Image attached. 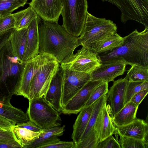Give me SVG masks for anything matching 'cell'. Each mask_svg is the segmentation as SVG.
Returning a JSON list of instances; mask_svg holds the SVG:
<instances>
[{
  "label": "cell",
  "instance_id": "cell-1",
  "mask_svg": "<svg viewBox=\"0 0 148 148\" xmlns=\"http://www.w3.org/2000/svg\"><path fill=\"white\" fill-rule=\"evenodd\" d=\"M124 38L121 46L98 53L101 63L120 61L148 68V27L140 32L136 29Z\"/></svg>",
  "mask_w": 148,
  "mask_h": 148
},
{
  "label": "cell",
  "instance_id": "cell-2",
  "mask_svg": "<svg viewBox=\"0 0 148 148\" xmlns=\"http://www.w3.org/2000/svg\"><path fill=\"white\" fill-rule=\"evenodd\" d=\"M39 34V54L51 55L60 63L81 45L79 37L70 35L58 23L41 21Z\"/></svg>",
  "mask_w": 148,
  "mask_h": 148
},
{
  "label": "cell",
  "instance_id": "cell-3",
  "mask_svg": "<svg viewBox=\"0 0 148 148\" xmlns=\"http://www.w3.org/2000/svg\"><path fill=\"white\" fill-rule=\"evenodd\" d=\"M25 62L15 56L10 40L0 51V101L16 95Z\"/></svg>",
  "mask_w": 148,
  "mask_h": 148
},
{
  "label": "cell",
  "instance_id": "cell-4",
  "mask_svg": "<svg viewBox=\"0 0 148 148\" xmlns=\"http://www.w3.org/2000/svg\"><path fill=\"white\" fill-rule=\"evenodd\" d=\"M116 24L112 21L97 17L88 12L84 29L79 37L82 46L96 51L99 45L117 32Z\"/></svg>",
  "mask_w": 148,
  "mask_h": 148
},
{
  "label": "cell",
  "instance_id": "cell-5",
  "mask_svg": "<svg viewBox=\"0 0 148 148\" xmlns=\"http://www.w3.org/2000/svg\"><path fill=\"white\" fill-rule=\"evenodd\" d=\"M62 26L70 35L78 37L84 29L88 12L87 0H61Z\"/></svg>",
  "mask_w": 148,
  "mask_h": 148
},
{
  "label": "cell",
  "instance_id": "cell-6",
  "mask_svg": "<svg viewBox=\"0 0 148 148\" xmlns=\"http://www.w3.org/2000/svg\"><path fill=\"white\" fill-rule=\"evenodd\" d=\"M26 113L29 120L43 130L61 125L62 120L59 112L44 96L29 100Z\"/></svg>",
  "mask_w": 148,
  "mask_h": 148
},
{
  "label": "cell",
  "instance_id": "cell-7",
  "mask_svg": "<svg viewBox=\"0 0 148 148\" xmlns=\"http://www.w3.org/2000/svg\"><path fill=\"white\" fill-rule=\"evenodd\" d=\"M60 64L62 67L91 74L101 63L97 52L82 46L75 53L68 56Z\"/></svg>",
  "mask_w": 148,
  "mask_h": 148
},
{
  "label": "cell",
  "instance_id": "cell-8",
  "mask_svg": "<svg viewBox=\"0 0 148 148\" xmlns=\"http://www.w3.org/2000/svg\"><path fill=\"white\" fill-rule=\"evenodd\" d=\"M116 6L121 12V22L133 20L148 27V0H101Z\"/></svg>",
  "mask_w": 148,
  "mask_h": 148
},
{
  "label": "cell",
  "instance_id": "cell-9",
  "mask_svg": "<svg viewBox=\"0 0 148 148\" xmlns=\"http://www.w3.org/2000/svg\"><path fill=\"white\" fill-rule=\"evenodd\" d=\"M60 65L55 58L43 65L36 73L31 84L29 101L44 96Z\"/></svg>",
  "mask_w": 148,
  "mask_h": 148
},
{
  "label": "cell",
  "instance_id": "cell-10",
  "mask_svg": "<svg viewBox=\"0 0 148 148\" xmlns=\"http://www.w3.org/2000/svg\"><path fill=\"white\" fill-rule=\"evenodd\" d=\"M54 58L48 54L39 53L25 62L16 95L23 96L28 99L31 84L34 75L43 65Z\"/></svg>",
  "mask_w": 148,
  "mask_h": 148
},
{
  "label": "cell",
  "instance_id": "cell-11",
  "mask_svg": "<svg viewBox=\"0 0 148 148\" xmlns=\"http://www.w3.org/2000/svg\"><path fill=\"white\" fill-rule=\"evenodd\" d=\"M61 67L63 70L62 104L63 108L85 84L91 80V77L90 74Z\"/></svg>",
  "mask_w": 148,
  "mask_h": 148
},
{
  "label": "cell",
  "instance_id": "cell-12",
  "mask_svg": "<svg viewBox=\"0 0 148 148\" xmlns=\"http://www.w3.org/2000/svg\"><path fill=\"white\" fill-rule=\"evenodd\" d=\"M29 4L43 21L58 23L62 10L61 0H32Z\"/></svg>",
  "mask_w": 148,
  "mask_h": 148
},
{
  "label": "cell",
  "instance_id": "cell-13",
  "mask_svg": "<svg viewBox=\"0 0 148 148\" xmlns=\"http://www.w3.org/2000/svg\"><path fill=\"white\" fill-rule=\"evenodd\" d=\"M128 81L127 75L113 81V83L107 94V105L111 117L113 116L125 105V95Z\"/></svg>",
  "mask_w": 148,
  "mask_h": 148
},
{
  "label": "cell",
  "instance_id": "cell-14",
  "mask_svg": "<svg viewBox=\"0 0 148 148\" xmlns=\"http://www.w3.org/2000/svg\"><path fill=\"white\" fill-rule=\"evenodd\" d=\"M102 81L90 80L84 86L63 108L62 113L77 114L84 108L94 89Z\"/></svg>",
  "mask_w": 148,
  "mask_h": 148
},
{
  "label": "cell",
  "instance_id": "cell-15",
  "mask_svg": "<svg viewBox=\"0 0 148 148\" xmlns=\"http://www.w3.org/2000/svg\"><path fill=\"white\" fill-rule=\"evenodd\" d=\"M126 65L120 61L101 63L91 74V80L109 82H113L117 77L122 75L125 71Z\"/></svg>",
  "mask_w": 148,
  "mask_h": 148
},
{
  "label": "cell",
  "instance_id": "cell-16",
  "mask_svg": "<svg viewBox=\"0 0 148 148\" xmlns=\"http://www.w3.org/2000/svg\"><path fill=\"white\" fill-rule=\"evenodd\" d=\"M63 70L60 65L53 77L44 97L45 100L59 112H61L62 93Z\"/></svg>",
  "mask_w": 148,
  "mask_h": 148
},
{
  "label": "cell",
  "instance_id": "cell-17",
  "mask_svg": "<svg viewBox=\"0 0 148 148\" xmlns=\"http://www.w3.org/2000/svg\"><path fill=\"white\" fill-rule=\"evenodd\" d=\"M41 18L37 16L27 27L28 31L25 50L22 60L26 62L39 54V24Z\"/></svg>",
  "mask_w": 148,
  "mask_h": 148
},
{
  "label": "cell",
  "instance_id": "cell-18",
  "mask_svg": "<svg viewBox=\"0 0 148 148\" xmlns=\"http://www.w3.org/2000/svg\"><path fill=\"white\" fill-rule=\"evenodd\" d=\"M115 127V134L119 135L148 141V125L143 119L136 118L129 124Z\"/></svg>",
  "mask_w": 148,
  "mask_h": 148
},
{
  "label": "cell",
  "instance_id": "cell-19",
  "mask_svg": "<svg viewBox=\"0 0 148 148\" xmlns=\"http://www.w3.org/2000/svg\"><path fill=\"white\" fill-rule=\"evenodd\" d=\"M107 103H105L100 111L94 126L99 142L116 132L115 127L112 121Z\"/></svg>",
  "mask_w": 148,
  "mask_h": 148
},
{
  "label": "cell",
  "instance_id": "cell-20",
  "mask_svg": "<svg viewBox=\"0 0 148 148\" xmlns=\"http://www.w3.org/2000/svg\"><path fill=\"white\" fill-rule=\"evenodd\" d=\"M65 127L64 125H60L44 130L39 137L26 148H42L44 146L60 140L58 136L63 135Z\"/></svg>",
  "mask_w": 148,
  "mask_h": 148
},
{
  "label": "cell",
  "instance_id": "cell-21",
  "mask_svg": "<svg viewBox=\"0 0 148 148\" xmlns=\"http://www.w3.org/2000/svg\"><path fill=\"white\" fill-rule=\"evenodd\" d=\"M93 103L85 107L79 112L73 126L71 138L75 144L79 143L86 127L92 110Z\"/></svg>",
  "mask_w": 148,
  "mask_h": 148
},
{
  "label": "cell",
  "instance_id": "cell-22",
  "mask_svg": "<svg viewBox=\"0 0 148 148\" xmlns=\"http://www.w3.org/2000/svg\"><path fill=\"white\" fill-rule=\"evenodd\" d=\"M27 31V27L19 30L14 28L10 37V41L14 55L22 61L25 50Z\"/></svg>",
  "mask_w": 148,
  "mask_h": 148
},
{
  "label": "cell",
  "instance_id": "cell-23",
  "mask_svg": "<svg viewBox=\"0 0 148 148\" xmlns=\"http://www.w3.org/2000/svg\"><path fill=\"white\" fill-rule=\"evenodd\" d=\"M138 106L131 101L125 104L118 113L111 118L114 126L125 125L134 120L137 118L136 114Z\"/></svg>",
  "mask_w": 148,
  "mask_h": 148
},
{
  "label": "cell",
  "instance_id": "cell-24",
  "mask_svg": "<svg viewBox=\"0 0 148 148\" xmlns=\"http://www.w3.org/2000/svg\"><path fill=\"white\" fill-rule=\"evenodd\" d=\"M0 116L9 120L16 125L29 120L26 113L21 109L14 106L10 102L0 101Z\"/></svg>",
  "mask_w": 148,
  "mask_h": 148
},
{
  "label": "cell",
  "instance_id": "cell-25",
  "mask_svg": "<svg viewBox=\"0 0 148 148\" xmlns=\"http://www.w3.org/2000/svg\"><path fill=\"white\" fill-rule=\"evenodd\" d=\"M11 131L17 142L21 148H26L39 137L44 130L40 132H35L16 125L12 127Z\"/></svg>",
  "mask_w": 148,
  "mask_h": 148
},
{
  "label": "cell",
  "instance_id": "cell-26",
  "mask_svg": "<svg viewBox=\"0 0 148 148\" xmlns=\"http://www.w3.org/2000/svg\"><path fill=\"white\" fill-rule=\"evenodd\" d=\"M12 14L15 20L14 28L18 30L27 27L32 21L38 16L30 6L25 10Z\"/></svg>",
  "mask_w": 148,
  "mask_h": 148
},
{
  "label": "cell",
  "instance_id": "cell-27",
  "mask_svg": "<svg viewBox=\"0 0 148 148\" xmlns=\"http://www.w3.org/2000/svg\"><path fill=\"white\" fill-rule=\"evenodd\" d=\"M107 101V94H106L102 96L93 103L92 110L89 121L79 142L82 141L92 129L94 127L98 115L105 103Z\"/></svg>",
  "mask_w": 148,
  "mask_h": 148
},
{
  "label": "cell",
  "instance_id": "cell-28",
  "mask_svg": "<svg viewBox=\"0 0 148 148\" xmlns=\"http://www.w3.org/2000/svg\"><path fill=\"white\" fill-rule=\"evenodd\" d=\"M124 38L117 32L108 37L99 46L96 50L97 53L112 50L122 45Z\"/></svg>",
  "mask_w": 148,
  "mask_h": 148
},
{
  "label": "cell",
  "instance_id": "cell-29",
  "mask_svg": "<svg viewBox=\"0 0 148 148\" xmlns=\"http://www.w3.org/2000/svg\"><path fill=\"white\" fill-rule=\"evenodd\" d=\"M27 0H0V18L12 14V12L23 7Z\"/></svg>",
  "mask_w": 148,
  "mask_h": 148
},
{
  "label": "cell",
  "instance_id": "cell-30",
  "mask_svg": "<svg viewBox=\"0 0 148 148\" xmlns=\"http://www.w3.org/2000/svg\"><path fill=\"white\" fill-rule=\"evenodd\" d=\"M126 75L129 81H148V68L136 65H132L127 71Z\"/></svg>",
  "mask_w": 148,
  "mask_h": 148
},
{
  "label": "cell",
  "instance_id": "cell-31",
  "mask_svg": "<svg viewBox=\"0 0 148 148\" xmlns=\"http://www.w3.org/2000/svg\"><path fill=\"white\" fill-rule=\"evenodd\" d=\"M148 89V81H128L125 92V105L129 102L136 94L143 90Z\"/></svg>",
  "mask_w": 148,
  "mask_h": 148
},
{
  "label": "cell",
  "instance_id": "cell-32",
  "mask_svg": "<svg viewBox=\"0 0 148 148\" xmlns=\"http://www.w3.org/2000/svg\"><path fill=\"white\" fill-rule=\"evenodd\" d=\"M99 142L97 134L94 127L82 141L75 144L74 148H97Z\"/></svg>",
  "mask_w": 148,
  "mask_h": 148
},
{
  "label": "cell",
  "instance_id": "cell-33",
  "mask_svg": "<svg viewBox=\"0 0 148 148\" xmlns=\"http://www.w3.org/2000/svg\"><path fill=\"white\" fill-rule=\"evenodd\" d=\"M118 141L122 148H147L148 141L145 142L140 140L119 135Z\"/></svg>",
  "mask_w": 148,
  "mask_h": 148
},
{
  "label": "cell",
  "instance_id": "cell-34",
  "mask_svg": "<svg viewBox=\"0 0 148 148\" xmlns=\"http://www.w3.org/2000/svg\"><path fill=\"white\" fill-rule=\"evenodd\" d=\"M108 83L102 81L94 89L84 108L92 104L102 96L107 94L109 90Z\"/></svg>",
  "mask_w": 148,
  "mask_h": 148
},
{
  "label": "cell",
  "instance_id": "cell-35",
  "mask_svg": "<svg viewBox=\"0 0 148 148\" xmlns=\"http://www.w3.org/2000/svg\"><path fill=\"white\" fill-rule=\"evenodd\" d=\"M15 20L12 14L0 18V35L15 28Z\"/></svg>",
  "mask_w": 148,
  "mask_h": 148
},
{
  "label": "cell",
  "instance_id": "cell-36",
  "mask_svg": "<svg viewBox=\"0 0 148 148\" xmlns=\"http://www.w3.org/2000/svg\"><path fill=\"white\" fill-rule=\"evenodd\" d=\"M120 145L112 135L99 142L97 148H121Z\"/></svg>",
  "mask_w": 148,
  "mask_h": 148
},
{
  "label": "cell",
  "instance_id": "cell-37",
  "mask_svg": "<svg viewBox=\"0 0 148 148\" xmlns=\"http://www.w3.org/2000/svg\"><path fill=\"white\" fill-rule=\"evenodd\" d=\"M74 144L73 142L59 140L51 144L44 146L42 148H74Z\"/></svg>",
  "mask_w": 148,
  "mask_h": 148
},
{
  "label": "cell",
  "instance_id": "cell-38",
  "mask_svg": "<svg viewBox=\"0 0 148 148\" xmlns=\"http://www.w3.org/2000/svg\"><path fill=\"white\" fill-rule=\"evenodd\" d=\"M16 125L18 127L25 128L35 132H40L43 130L30 120L25 122L18 123Z\"/></svg>",
  "mask_w": 148,
  "mask_h": 148
},
{
  "label": "cell",
  "instance_id": "cell-39",
  "mask_svg": "<svg viewBox=\"0 0 148 148\" xmlns=\"http://www.w3.org/2000/svg\"><path fill=\"white\" fill-rule=\"evenodd\" d=\"M0 141L17 142L11 130L0 131Z\"/></svg>",
  "mask_w": 148,
  "mask_h": 148
},
{
  "label": "cell",
  "instance_id": "cell-40",
  "mask_svg": "<svg viewBox=\"0 0 148 148\" xmlns=\"http://www.w3.org/2000/svg\"><path fill=\"white\" fill-rule=\"evenodd\" d=\"M148 93V89L140 91L134 95L131 98L130 101L139 106Z\"/></svg>",
  "mask_w": 148,
  "mask_h": 148
},
{
  "label": "cell",
  "instance_id": "cell-41",
  "mask_svg": "<svg viewBox=\"0 0 148 148\" xmlns=\"http://www.w3.org/2000/svg\"><path fill=\"white\" fill-rule=\"evenodd\" d=\"M16 125L14 122L0 116V127L5 130H11L12 127Z\"/></svg>",
  "mask_w": 148,
  "mask_h": 148
},
{
  "label": "cell",
  "instance_id": "cell-42",
  "mask_svg": "<svg viewBox=\"0 0 148 148\" xmlns=\"http://www.w3.org/2000/svg\"><path fill=\"white\" fill-rule=\"evenodd\" d=\"M13 29L0 35V51L9 40L10 36Z\"/></svg>",
  "mask_w": 148,
  "mask_h": 148
},
{
  "label": "cell",
  "instance_id": "cell-43",
  "mask_svg": "<svg viewBox=\"0 0 148 148\" xmlns=\"http://www.w3.org/2000/svg\"><path fill=\"white\" fill-rule=\"evenodd\" d=\"M21 148L17 142H11L0 141V148Z\"/></svg>",
  "mask_w": 148,
  "mask_h": 148
},
{
  "label": "cell",
  "instance_id": "cell-44",
  "mask_svg": "<svg viewBox=\"0 0 148 148\" xmlns=\"http://www.w3.org/2000/svg\"><path fill=\"white\" fill-rule=\"evenodd\" d=\"M4 130H5L4 129H3L0 127V131H3Z\"/></svg>",
  "mask_w": 148,
  "mask_h": 148
}]
</instances>
